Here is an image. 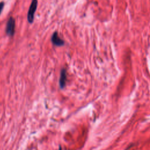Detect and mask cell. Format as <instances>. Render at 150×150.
I'll use <instances>...</instances> for the list:
<instances>
[{
	"label": "cell",
	"instance_id": "1",
	"mask_svg": "<svg viewBox=\"0 0 150 150\" xmlns=\"http://www.w3.org/2000/svg\"><path fill=\"white\" fill-rule=\"evenodd\" d=\"M37 6H38V1L36 0H33L30 5L29 11L28 12V15H27L28 21L30 23H32L34 20L35 13L36 12Z\"/></svg>",
	"mask_w": 150,
	"mask_h": 150
},
{
	"label": "cell",
	"instance_id": "2",
	"mask_svg": "<svg viewBox=\"0 0 150 150\" xmlns=\"http://www.w3.org/2000/svg\"><path fill=\"white\" fill-rule=\"evenodd\" d=\"M15 19L12 17H10L8 19L6 26V33L9 36H12L15 33Z\"/></svg>",
	"mask_w": 150,
	"mask_h": 150
},
{
	"label": "cell",
	"instance_id": "3",
	"mask_svg": "<svg viewBox=\"0 0 150 150\" xmlns=\"http://www.w3.org/2000/svg\"><path fill=\"white\" fill-rule=\"evenodd\" d=\"M51 41L54 45L57 46H63L64 43V40L59 36L57 32H55L53 33L51 38Z\"/></svg>",
	"mask_w": 150,
	"mask_h": 150
},
{
	"label": "cell",
	"instance_id": "4",
	"mask_svg": "<svg viewBox=\"0 0 150 150\" xmlns=\"http://www.w3.org/2000/svg\"><path fill=\"white\" fill-rule=\"evenodd\" d=\"M67 80L66 71L64 69H62L60 71V75L59 78V87L60 88H63L66 86Z\"/></svg>",
	"mask_w": 150,
	"mask_h": 150
},
{
	"label": "cell",
	"instance_id": "5",
	"mask_svg": "<svg viewBox=\"0 0 150 150\" xmlns=\"http://www.w3.org/2000/svg\"><path fill=\"white\" fill-rule=\"evenodd\" d=\"M4 2H0V14L4 8Z\"/></svg>",
	"mask_w": 150,
	"mask_h": 150
},
{
	"label": "cell",
	"instance_id": "6",
	"mask_svg": "<svg viewBox=\"0 0 150 150\" xmlns=\"http://www.w3.org/2000/svg\"><path fill=\"white\" fill-rule=\"evenodd\" d=\"M59 150H62V148H61V146H59Z\"/></svg>",
	"mask_w": 150,
	"mask_h": 150
}]
</instances>
